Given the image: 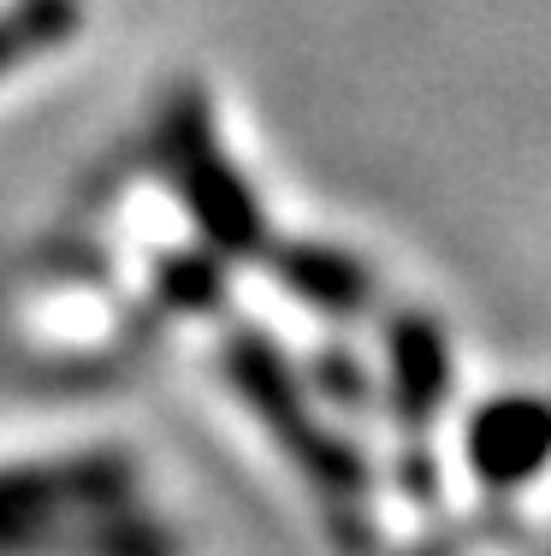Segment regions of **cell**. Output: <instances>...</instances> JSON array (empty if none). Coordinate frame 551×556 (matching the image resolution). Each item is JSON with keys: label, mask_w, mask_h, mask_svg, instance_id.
Listing matches in <instances>:
<instances>
[{"label": "cell", "mask_w": 551, "mask_h": 556, "mask_svg": "<svg viewBox=\"0 0 551 556\" xmlns=\"http://www.w3.org/2000/svg\"><path fill=\"white\" fill-rule=\"evenodd\" d=\"M314 379H321V391L333 396V403H367V379H362V367L356 362H345L338 350H326L321 362H314Z\"/></svg>", "instance_id": "10"}, {"label": "cell", "mask_w": 551, "mask_h": 556, "mask_svg": "<svg viewBox=\"0 0 551 556\" xmlns=\"http://www.w3.org/2000/svg\"><path fill=\"white\" fill-rule=\"evenodd\" d=\"M77 24H84V7L77 0H12L0 12V77L30 65L36 54L72 42Z\"/></svg>", "instance_id": "8"}, {"label": "cell", "mask_w": 551, "mask_h": 556, "mask_svg": "<svg viewBox=\"0 0 551 556\" xmlns=\"http://www.w3.org/2000/svg\"><path fill=\"white\" fill-rule=\"evenodd\" d=\"M468 468L487 485H522L551 462V403L540 396H492L468 420Z\"/></svg>", "instance_id": "4"}, {"label": "cell", "mask_w": 551, "mask_h": 556, "mask_svg": "<svg viewBox=\"0 0 551 556\" xmlns=\"http://www.w3.org/2000/svg\"><path fill=\"white\" fill-rule=\"evenodd\" d=\"M154 161L173 184L178 207L202 231V249L214 255H261L267 249V214L238 178L226 142H220L214 108L202 89H178L154 125Z\"/></svg>", "instance_id": "1"}, {"label": "cell", "mask_w": 551, "mask_h": 556, "mask_svg": "<svg viewBox=\"0 0 551 556\" xmlns=\"http://www.w3.org/2000/svg\"><path fill=\"white\" fill-rule=\"evenodd\" d=\"M220 296H226V273H220L214 249H184V255L161 261V302L202 314V308H220Z\"/></svg>", "instance_id": "9"}, {"label": "cell", "mask_w": 551, "mask_h": 556, "mask_svg": "<svg viewBox=\"0 0 551 556\" xmlns=\"http://www.w3.org/2000/svg\"><path fill=\"white\" fill-rule=\"evenodd\" d=\"M30 551H42V556H178V539L120 503V509H89V515L48 527Z\"/></svg>", "instance_id": "7"}, {"label": "cell", "mask_w": 551, "mask_h": 556, "mask_svg": "<svg viewBox=\"0 0 551 556\" xmlns=\"http://www.w3.org/2000/svg\"><path fill=\"white\" fill-rule=\"evenodd\" d=\"M386 367H391V408L403 427H427L451 396V343L427 314H398L386 326Z\"/></svg>", "instance_id": "5"}, {"label": "cell", "mask_w": 551, "mask_h": 556, "mask_svg": "<svg viewBox=\"0 0 551 556\" xmlns=\"http://www.w3.org/2000/svg\"><path fill=\"white\" fill-rule=\"evenodd\" d=\"M226 379H231V391L243 396L249 415L279 439V450L321 485V492H333V497L367 492L362 450L345 444L338 432H326V420L314 415V403H309V386H297L291 362L273 350L267 332H231L226 338Z\"/></svg>", "instance_id": "2"}, {"label": "cell", "mask_w": 551, "mask_h": 556, "mask_svg": "<svg viewBox=\"0 0 551 556\" xmlns=\"http://www.w3.org/2000/svg\"><path fill=\"white\" fill-rule=\"evenodd\" d=\"M137 468L120 450H89V456H54L0 468V551H30L48 527L89 509H120L130 503Z\"/></svg>", "instance_id": "3"}, {"label": "cell", "mask_w": 551, "mask_h": 556, "mask_svg": "<svg viewBox=\"0 0 551 556\" xmlns=\"http://www.w3.org/2000/svg\"><path fill=\"white\" fill-rule=\"evenodd\" d=\"M273 273L297 302L333 314V320H356L374 302V273L350 249H333V243H279L273 249Z\"/></svg>", "instance_id": "6"}]
</instances>
